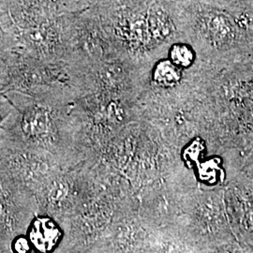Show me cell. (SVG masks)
<instances>
[{
    "label": "cell",
    "instance_id": "1",
    "mask_svg": "<svg viewBox=\"0 0 253 253\" xmlns=\"http://www.w3.org/2000/svg\"><path fill=\"white\" fill-rule=\"evenodd\" d=\"M179 79V73L175 65L169 60H164L157 65L153 73V80L157 84L169 86L174 84Z\"/></svg>",
    "mask_w": 253,
    "mask_h": 253
},
{
    "label": "cell",
    "instance_id": "2",
    "mask_svg": "<svg viewBox=\"0 0 253 253\" xmlns=\"http://www.w3.org/2000/svg\"><path fill=\"white\" fill-rule=\"evenodd\" d=\"M190 53L185 46L176 44L170 51V61L176 67L186 66L189 62Z\"/></svg>",
    "mask_w": 253,
    "mask_h": 253
},
{
    "label": "cell",
    "instance_id": "3",
    "mask_svg": "<svg viewBox=\"0 0 253 253\" xmlns=\"http://www.w3.org/2000/svg\"><path fill=\"white\" fill-rule=\"evenodd\" d=\"M14 106L8 99L0 95V125L14 112Z\"/></svg>",
    "mask_w": 253,
    "mask_h": 253
},
{
    "label": "cell",
    "instance_id": "4",
    "mask_svg": "<svg viewBox=\"0 0 253 253\" xmlns=\"http://www.w3.org/2000/svg\"><path fill=\"white\" fill-rule=\"evenodd\" d=\"M13 249L16 253H27L29 251V244L24 237H19L13 245Z\"/></svg>",
    "mask_w": 253,
    "mask_h": 253
}]
</instances>
